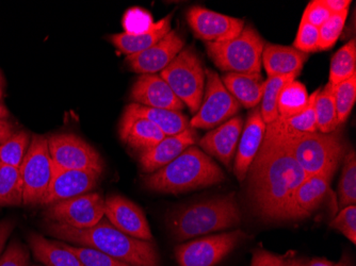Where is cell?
<instances>
[{
	"mask_svg": "<svg viewBox=\"0 0 356 266\" xmlns=\"http://www.w3.org/2000/svg\"><path fill=\"white\" fill-rule=\"evenodd\" d=\"M247 177L256 213L268 221H286L295 192L307 175L285 145L263 140Z\"/></svg>",
	"mask_w": 356,
	"mask_h": 266,
	"instance_id": "obj_1",
	"label": "cell"
},
{
	"mask_svg": "<svg viewBox=\"0 0 356 266\" xmlns=\"http://www.w3.org/2000/svg\"><path fill=\"white\" fill-rule=\"evenodd\" d=\"M9 115V111H8L7 108L3 103H0V121H7Z\"/></svg>",
	"mask_w": 356,
	"mask_h": 266,
	"instance_id": "obj_49",
	"label": "cell"
},
{
	"mask_svg": "<svg viewBox=\"0 0 356 266\" xmlns=\"http://www.w3.org/2000/svg\"><path fill=\"white\" fill-rule=\"evenodd\" d=\"M331 16V12L322 3V0H314L306 7L302 16V21L311 24L319 29Z\"/></svg>",
	"mask_w": 356,
	"mask_h": 266,
	"instance_id": "obj_44",
	"label": "cell"
},
{
	"mask_svg": "<svg viewBox=\"0 0 356 266\" xmlns=\"http://www.w3.org/2000/svg\"><path fill=\"white\" fill-rule=\"evenodd\" d=\"M225 180L221 167L197 146H190L174 161L147 174L144 185L151 191L181 194L218 185Z\"/></svg>",
	"mask_w": 356,
	"mask_h": 266,
	"instance_id": "obj_3",
	"label": "cell"
},
{
	"mask_svg": "<svg viewBox=\"0 0 356 266\" xmlns=\"http://www.w3.org/2000/svg\"><path fill=\"white\" fill-rule=\"evenodd\" d=\"M309 95L305 85L298 80L289 82L277 99V117L289 119L302 113L309 106Z\"/></svg>",
	"mask_w": 356,
	"mask_h": 266,
	"instance_id": "obj_29",
	"label": "cell"
},
{
	"mask_svg": "<svg viewBox=\"0 0 356 266\" xmlns=\"http://www.w3.org/2000/svg\"><path fill=\"white\" fill-rule=\"evenodd\" d=\"M205 76L203 101L190 121L193 129H213L234 117L240 109L239 103L226 90L216 72L207 69Z\"/></svg>",
	"mask_w": 356,
	"mask_h": 266,
	"instance_id": "obj_10",
	"label": "cell"
},
{
	"mask_svg": "<svg viewBox=\"0 0 356 266\" xmlns=\"http://www.w3.org/2000/svg\"><path fill=\"white\" fill-rule=\"evenodd\" d=\"M339 207L355 206L356 203V157L355 151L346 153L343 157V174L338 185Z\"/></svg>",
	"mask_w": 356,
	"mask_h": 266,
	"instance_id": "obj_35",
	"label": "cell"
},
{
	"mask_svg": "<svg viewBox=\"0 0 356 266\" xmlns=\"http://www.w3.org/2000/svg\"><path fill=\"white\" fill-rule=\"evenodd\" d=\"M25 206L42 205L54 176L47 138L33 135L21 166Z\"/></svg>",
	"mask_w": 356,
	"mask_h": 266,
	"instance_id": "obj_8",
	"label": "cell"
},
{
	"mask_svg": "<svg viewBox=\"0 0 356 266\" xmlns=\"http://www.w3.org/2000/svg\"><path fill=\"white\" fill-rule=\"evenodd\" d=\"M24 182L21 167L1 165L0 167V207L23 205Z\"/></svg>",
	"mask_w": 356,
	"mask_h": 266,
	"instance_id": "obj_30",
	"label": "cell"
},
{
	"mask_svg": "<svg viewBox=\"0 0 356 266\" xmlns=\"http://www.w3.org/2000/svg\"><path fill=\"white\" fill-rule=\"evenodd\" d=\"M172 17H173V13L156 22L153 27L143 35H129L123 32V33L111 35L110 42L120 53L126 56L136 55L147 51V48L155 45L171 31Z\"/></svg>",
	"mask_w": 356,
	"mask_h": 266,
	"instance_id": "obj_26",
	"label": "cell"
},
{
	"mask_svg": "<svg viewBox=\"0 0 356 266\" xmlns=\"http://www.w3.org/2000/svg\"><path fill=\"white\" fill-rule=\"evenodd\" d=\"M30 253L19 241H12L5 253L0 256V266H28Z\"/></svg>",
	"mask_w": 356,
	"mask_h": 266,
	"instance_id": "obj_43",
	"label": "cell"
},
{
	"mask_svg": "<svg viewBox=\"0 0 356 266\" xmlns=\"http://www.w3.org/2000/svg\"><path fill=\"white\" fill-rule=\"evenodd\" d=\"M176 97L189 108L191 114L199 111L205 90V69L193 48H184L175 59L160 73Z\"/></svg>",
	"mask_w": 356,
	"mask_h": 266,
	"instance_id": "obj_7",
	"label": "cell"
},
{
	"mask_svg": "<svg viewBox=\"0 0 356 266\" xmlns=\"http://www.w3.org/2000/svg\"><path fill=\"white\" fill-rule=\"evenodd\" d=\"M306 260H296L295 266H309Z\"/></svg>",
	"mask_w": 356,
	"mask_h": 266,
	"instance_id": "obj_50",
	"label": "cell"
},
{
	"mask_svg": "<svg viewBox=\"0 0 356 266\" xmlns=\"http://www.w3.org/2000/svg\"><path fill=\"white\" fill-rule=\"evenodd\" d=\"M265 42L251 26L231 41L206 43L208 56L218 69L227 73L261 74Z\"/></svg>",
	"mask_w": 356,
	"mask_h": 266,
	"instance_id": "obj_5",
	"label": "cell"
},
{
	"mask_svg": "<svg viewBox=\"0 0 356 266\" xmlns=\"http://www.w3.org/2000/svg\"><path fill=\"white\" fill-rule=\"evenodd\" d=\"M14 133V127L8 121H0V145Z\"/></svg>",
	"mask_w": 356,
	"mask_h": 266,
	"instance_id": "obj_47",
	"label": "cell"
},
{
	"mask_svg": "<svg viewBox=\"0 0 356 266\" xmlns=\"http://www.w3.org/2000/svg\"><path fill=\"white\" fill-rule=\"evenodd\" d=\"M318 42H319V29L311 24L301 21L297 37L293 42V47L309 55L318 51Z\"/></svg>",
	"mask_w": 356,
	"mask_h": 266,
	"instance_id": "obj_40",
	"label": "cell"
},
{
	"mask_svg": "<svg viewBox=\"0 0 356 266\" xmlns=\"http://www.w3.org/2000/svg\"><path fill=\"white\" fill-rule=\"evenodd\" d=\"M335 172L327 171L309 176L302 182L295 192L290 203L287 219H302L309 217L325 201L330 189V182Z\"/></svg>",
	"mask_w": 356,
	"mask_h": 266,
	"instance_id": "obj_21",
	"label": "cell"
},
{
	"mask_svg": "<svg viewBox=\"0 0 356 266\" xmlns=\"http://www.w3.org/2000/svg\"><path fill=\"white\" fill-rule=\"evenodd\" d=\"M31 138L29 132L13 133L7 141L0 145V163L1 165L21 167L29 148Z\"/></svg>",
	"mask_w": 356,
	"mask_h": 266,
	"instance_id": "obj_34",
	"label": "cell"
},
{
	"mask_svg": "<svg viewBox=\"0 0 356 266\" xmlns=\"http://www.w3.org/2000/svg\"><path fill=\"white\" fill-rule=\"evenodd\" d=\"M221 80L239 105L253 109L261 103L266 82L261 74L226 73Z\"/></svg>",
	"mask_w": 356,
	"mask_h": 266,
	"instance_id": "obj_25",
	"label": "cell"
},
{
	"mask_svg": "<svg viewBox=\"0 0 356 266\" xmlns=\"http://www.w3.org/2000/svg\"><path fill=\"white\" fill-rule=\"evenodd\" d=\"M335 85L327 82L320 90L315 101L316 123L317 130L321 133L335 131L337 125V112L335 105Z\"/></svg>",
	"mask_w": 356,
	"mask_h": 266,
	"instance_id": "obj_31",
	"label": "cell"
},
{
	"mask_svg": "<svg viewBox=\"0 0 356 266\" xmlns=\"http://www.w3.org/2000/svg\"><path fill=\"white\" fill-rule=\"evenodd\" d=\"M124 113L151 122L165 133V137L178 135L190 128L189 119L178 111L144 107L134 103L125 108Z\"/></svg>",
	"mask_w": 356,
	"mask_h": 266,
	"instance_id": "obj_27",
	"label": "cell"
},
{
	"mask_svg": "<svg viewBox=\"0 0 356 266\" xmlns=\"http://www.w3.org/2000/svg\"><path fill=\"white\" fill-rule=\"evenodd\" d=\"M185 41L183 38L175 30H171L163 40L147 48V51L127 56L126 61L136 73L154 75L158 72L161 73L183 51Z\"/></svg>",
	"mask_w": 356,
	"mask_h": 266,
	"instance_id": "obj_15",
	"label": "cell"
},
{
	"mask_svg": "<svg viewBox=\"0 0 356 266\" xmlns=\"http://www.w3.org/2000/svg\"><path fill=\"white\" fill-rule=\"evenodd\" d=\"M322 3L331 12L332 15H334V14L349 11L351 1L350 0H322Z\"/></svg>",
	"mask_w": 356,
	"mask_h": 266,
	"instance_id": "obj_45",
	"label": "cell"
},
{
	"mask_svg": "<svg viewBox=\"0 0 356 266\" xmlns=\"http://www.w3.org/2000/svg\"><path fill=\"white\" fill-rule=\"evenodd\" d=\"M28 243L33 256L46 266H83L79 259L60 242L47 240L43 235L31 232Z\"/></svg>",
	"mask_w": 356,
	"mask_h": 266,
	"instance_id": "obj_28",
	"label": "cell"
},
{
	"mask_svg": "<svg viewBox=\"0 0 356 266\" xmlns=\"http://www.w3.org/2000/svg\"><path fill=\"white\" fill-rule=\"evenodd\" d=\"M355 74L356 41L355 39H352L332 58L329 82L336 87Z\"/></svg>",
	"mask_w": 356,
	"mask_h": 266,
	"instance_id": "obj_32",
	"label": "cell"
},
{
	"mask_svg": "<svg viewBox=\"0 0 356 266\" xmlns=\"http://www.w3.org/2000/svg\"><path fill=\"white\" fill-rule=\"evenodd\" d=\"M154 24L152 14L147 10L137 7L127 10L122 21L125 33L129 35H143L153 27Z\"/></svg>",
	"mask_w": 356,
	"mask_h": 266,
	"instance_id": "obj_39",
	"label": "cell"
},
{
	"mask_svg": "<svg viewBox=\"0 0 356 266\" xmlns=\"http://www.w3.org/2000/svg\"><path fill=\"white\" fill-rule=\"evenodd\" d=\"M46 221L77 229L94 227L105 217V199L99 193H88L46 207Z\"/></svg>",
	"mask_w": 356,
	"mask_h": 266,
	"instance_id": "obj_12",
	"label": "cell"
},
{
	"mask_svg": "<svg viewBox=\"0 0 356 266\" xmlns=\"http://www.w3.org/2000/svg\"><path fill=\"white\" fill-rule=\"evenodd\" d=\"M105 217L112 226L129 237L144 241L153 239L143 210L123 196L112 195L106 199Z\"/></svg>",
	"mask_w": 356,
	"mask_h": 266,
	"instance_id": "obj_14",
	"label": "cell"
},
{
	"mask_svg": "<svg viewBox=\"0 0 356 266\" xmlns=\"http://www.w3.org/2000/svg\"><path fill=\"white\" fill-rule=\"evenodd\" d=\"M46 232L60 241L89 247L120 260L131 266H161L157 247L153 241L129 237L112 226L104 217L94 227L86 229L60 224H46Z\"/></svg>",
	"mask_w": 356,
	"mask_h": 266,
	"instance_id": "obj_2",
	"label": "cell"
},
{
	"mask_svg": "<svg viewBox=\"0 0 356 266\" xmlns=\"http://www.w3.org/2000/svg\"><path fill=\"white\" fill-rule=\"evenodd\" d=\"M101 174L92 171H54L51 185L42 206L53 205L90 193L99 185Z\"/></svg>",
	"mask_w": 356,
	"mask_h": 266,
	"instance_id": "obj_16",
	"label": "cell"
},
{
	"mask_svg": "<svg viewBox=\"0 0 356 266\" xmlns=\"http://www.w3.org/2000/svg\"><path fill=\"white\" fill-rule=\"evenodd\" d=\"M187 22L197 39L206 43L231 41L240 35L245 22L223 15L200 6H193L187 12Z\"/></svg>",
	"mask_w": 356,
	"mask_h": 266,
	"instance_id": "obj_13",
	"label": "cell"
},
{
	"mask_svg": "<svg viewBox=\"0 0 356 266\" xmlns=\"http://www.w3.org/2000/svg\"><path fill=\"white\" fill-rule=\"evenodd\" d=\"M285 145L293 153L307 177L327 171L336 172L346 155V146L341 135L333 131H317L298 138Z\"/></svg>",
	"mask_w": 356,
	"mask_h": 266,
	"instance_id": "obj_6",
	"label": "cell"
},
{
	"mask_svg": "<svg viewBox=\"0 0 356 266\" xmlns=\"http://www.w3.org/2000/svg\"><path fill=\"white\" fill-rule=\"evenodd\" d=\"M3 96V89H1V85H0V98Z\"/></svg>",
	"mask_w": 356,
	"mask_h": 266,
	"instance_id": "obj_51",
	"label": "cell"
},
{
	"mask_svg": "<svg viewBox=\"0 0 356 266\" xmlns=\"http://www.w3.org/2000/svg\"><path fill=\"white\" fill-rule=\"evenodd\" d=\"M119 135L122 141L140 153H147L165 138L157 126L147 119L123 113Z\"/></svg>",
	"mask_w": 356,
	"mask_h": 266,
	"instance_id": "obj_23",
	"label": "cell"
},
{
	"mask_svg": "<svg viewBox=\"0 0 356 266\" xmlns=\"http://www.w3.org/2000/svg\"><path fill=\"white\" fill-rule=\"evenodd\" d=\"M319 92L320 89H318L309 95V106L302 113L289 119L277 117V119L266 125L264 140L274 142V143H288L298 138L317 132L315 101Z\"/></svg>",
	"mask_w": 356,
	"mask_h": 266,
	"instance_id": "obj_18",
	"label": "cell"
},
{
	"mask_svg": "<svg viewBox=\"0 0 356 266\" xmlns=\"http://www.w3.org/2000/svg\"><path fill=\"white\" fill-rule=\"evenodd\" d=\"M296 260L293 251L281 256L256 248L252 253L251 266H295Z\"/></svg>",
	"mask_w": 356,
	"mask_h": 266,
	"instance_id": "obj_42",
	"label": "cell"
},
{
	"mask_svg": "<svg viewBox=\"0 0 356 266\" xmlns=\"http://www.w3.org/2000/svg\"><path fill=\"white\" fill-rule=\"evenodd\" d=\"M332 228L341 232L350 240L352 243H356V207L347 206L341 209L335 219L330 224Z\"/></svg>",
	"mask_w": 356,
	"mask_h": 266,
	"instance_id": "obj_41",
	"label": "cell"
},
{
	"mask_svg": "<svg viewBox=\"0 0 356 266\" xmlns=\"http://www.w3.org/2000/svg\"><path fill=\"white\" fill-rule=\"evenodd\" d=\"M0 167H1V163H0Z\"/></svg>",
	"mask_w": 356,
	"mask_h": 266,
	"instance_id": "obj_52",
	"label": "cell"
},
{
	"mask_svg": "<svg viewBox=\"0 0 356 266\" xmlns=\"http://www.w3.org/2000/svg\"><path fill=\"white\" fill-rule=\"evenodd\" d=\"M131 99L138 105L156 109L179 112L185 108L167 82L156 74H147L138 78L131 88Z\"/></svg>",
	"mask_w": 356,
	"mask_h": 266,
	"instance_id": "obj_19",
	"label": "cell"
},
{
	"mask_svg": "<svg viewBox=\"0 0 356 266\" xmlns=\"http://www.w3.org/2000/svg\"><path fill=\"white\" fill-rule=\"evenodd\" d=\"M247 239L241 230L209 235L181 244L175 248L179 266H215Z\"/></svg>",
	"mask_w": 356,
	"mask_h": 266,
	"instance_id": "obj_11",
	"label": "cell"
},
{
	"mask_svg": "<svg viewBox=\"0 0 356 266\" xmlns=\"http://www.w3.org/2000/svg\"><path fill=\"white\" fill-rule=\"evenodd\" d=\"M14 227H15V223L12 219L0 222V256L3 253V247L9 240Z\"/></svg>",
	"mask_w": 356,
	"mask_h": 266,
	"instance_id": "obj_46",
	"label": "cell"
},
{
	"mask_svg": "<svg viewBox=\"0 0 356 266\" xmlns=\"http://www.w3.org/2000/svg\"><path fill=\"white\" fill-rule=\"evenodd\" d=\"M349 11L334 14L319 28L318 51H329L341 37Z\"/></svg>",
	"mask_w": 356,
	"mask_h": 266,
	"instance_id": "obj_37",
	"label": "cell"
},
{
	"mask_svg": "<svg viewBox=\"0 0 356 266\" xmlns=\"http://www.w3.org/2000/svg\"><path fill=\"white\" fill-rule=\"evenodd\" d=\"M54 171H92L103 174L101 156L87 142L73 133L47 138Z\"/></svg>",
	"mask_w": 356,
	"mask_h": 266,
	"instance_id": "obj_9",
	"label": "cell"
},
{
	"mask_svg": "<svg viewBox=\"0 0 356 266\" xmlns=\"http://www.w3.org/2000/svg\"><path fill=\"white\" fill-rule=\"evenodd\" d=\"M356 101V74L335 88V105L337 112V125L346 123L349 119Z\"/></svg>",
	"mask_w": 356,
	"mask_h": 266,
	"instance_id": "obj_36",
	"label": "cell"
},
{
	"mask_svg": "<svg viewBox=\"0 0 356 266\" xmlns=\"http://www.w3.org/2000/svg\"><path fill=\"white\" fill-rule=\"evenodd\" d=\"M240 222L241 213L234 193L181 208L168 217L172 235L179 242L229 229Z\"/></svg>",
	"mask_w": 356,
	"mask_h": 266,
	"instance_id": "obj_4",
	"label": "cell"
},
{
	"mask_svg": "<svg viewBox=\"0 0 356 266\" xmlns=\"http://www.w3.org/2000/svg\"><path fill=\"white\" fill-rule=\"evenodd\" d=\"M309 60L307 53L298 51L293 46L267 44L264 47L261 63L265 66L268 78L275 76L300 75L304 63Z\"/></svg>",
	"mask_w": 356,
	"mask_h": 266,
	"instance_id": "obj_24",
	"label": "cell"
},
{
	"mask_svg": "<svg viewBox=\"0 0 356 266\" xmlns=\"http://www.w3.org/2000/svg\"><path fill=\"white\" fill-rule=\"evenodd\" d=\"M298 74H291V75L275 76L270 77L266 80L265 89H264L263 98H261V117L266 125L277 119V99H279L280 93L283 88L289 82L296 80Z\"/></svg>",
	"mask_w": 356,
	"mask_h": 266,
	"instance_id": "obj_33",
	"label": "cell"
},
{
	"mask_svg": "<svg viewBox=\"0 0 356 266\" xmlns=\"http://www.w3.org/2000/svg\"><path fill=\"white\" fill-rule=\"evenodd\" d=\"M60 244L72 251L81 261L83 266H131L93 248L72 246L64 242H60Z\"/></svg>",
	"mask_w": 356,
	"mask_h": 266,
	"instance_id": "obj_38",
	"label": "cell"
},
{
	"mask_svg": "<svg viewBox=\"0 0 356 266\" xmlns=\"http://www.w3.org/2000/svg\"><path fill=\"white\" fill-rule=\"evenodd\" d=\"M197 133L193 128L185 130L181 133L165 137L151 151L141 153L140 165L145 174H152L163 169L168 164L181 155L184 151L197 143Z\"/></svg>",
	"mask_w": 356,
	"mask_h": 266,
	"instance_id": "obj_22",
	"label": "cell"
},
{
	"mask_svg": "<svg viewBox=\"0 0 356 266\" xmlns=\"http://www.w3.org/2000/svg\"><path fill=\"white\" fill-rule=\"evenodd\" d=\"M265 131L266 124L257 106L250 112L245 129L242 130L238 142L234 164V174L238 181L243 182L247 178L250 166L263 143Z\"/></svg>",
	"mask_w": 356,
	"mask_h": 266,
	"instance_id": "obj_17",
	"label": "cell"
},
{
	"mask_svg": "<svg viewBox=\"0 0 356 266\" xmlns=\"http://www.w3.org/2000/svg\"><path fill=\"white\" fill-rule=\"evenodd\" d=\"M309 266H343L341 264L333 263L327 259H322V258H316V259L309 260L307 262Z\"/></svg>",
	"mask_w": 356,
	"mask_h": 266,
	"instance_id": "obj_48",
	"label": "cell"
},
{
	"mask_svg": "<svg viewBox=\"0 0 356 266\" xmlns=\"http://www.w3.org/2000/svg\"><path fill=\"white\" fill-rule=\"evenodd\" d=\"M243 121L240 116H234L229 121L207 132L201 140L200 146L206 155L215 157L226 167H231L241 135Z\"/></svg>",
	"mask_w": 356,
	"mask_h": 266,
	"instance_id": "obj_20",
	"label": "cell"
}]
</instances>
